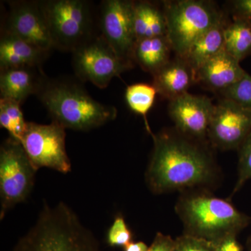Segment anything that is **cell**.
Wrapping results in <instances>:
<instances>
[{"instance_id":"1","label":"cell","mask_w":251,"mask_h":251,"mask_svg":"<svg viewBox=\"0 0 251 251\" xmlns=\"http://www.w3.org/2000/svg\"><path fill=\"white\" fill-rule=\"evenodd\" d=\"M153 148L145 179L154 194L206 187L217 181L219 171L204 143L177 130L151 135Z\"/></svg>"},{"instance_id":"2","label":"cell","mask_w":251,"mask_h":251,"mask_svg":"<svg viewBox=\"0 0 251 251\" xmlns=\"http://www.w3.org/2000/svg\"><path fill=\"white\" fill-rule=\"evenodd\" d=\"M175 211L184 226V234L214 244L237 236L251 221L232 202L204 189L183 191Z\"/></svg>"},{"instance_id":"3","label":"cell","mask_w":251,"mask_h":251,"mask_svg":"<svg viewBox=\"0 0 251 251\" xmlns=\"http://www.w3.org/2000/svg\"><path fill=\"white\" fill-rule=\"evenodd\" d=\"M13 251H100L94 234L66 203L44 204Z\"/></svg>"},{"instance_id":"4","label":"cell","mask_w":251,"mask_h":251,"mask_svg":"<svg viewBox=\"0 0 251 251\" xmlns=\"http://www.w3.org/2000/svg\"><path fill=\"white\" fill-rule=\"evenodd\" d=\"M36 96L52 121L69 129L88 131L117 116L115 107L97 101L81 86L69 81L48 78Z\"/></svg>"},{"instance_id":"5","label":"cell","mask_w":251,"mask_h":251,"mask_svg":"<svg viewBox=\"0 0 251 251\" xmlns=\"http://www.w3.org/2000/svg\"><path fill=\"white\" fill-rule=\"evenodd\" d=\"M162 2L166 36L176 57H184L201 36L225 18L215 1L172 0Z\"/></svg>"},{"instance_id":"6","label":"cell","mask_w":251,"mask_h":251,"mask_svg":"<svg viewBox=\"0 0 251 251\" xmlns=\"http://www.w3.org/2000/svg\"><path fill=\"white\" fill-rule=\"evenodd\" d=\"M54 49L72 52L97 34L92 4L86 0L40 1Z\"/></svg>"},{"instance_id":"7","label":"cell","mask_w":251,"mask_h":251,"mask_svg":"<svg viewBox=\"0 0 251 251\" xmlns=\"http://www.w3.org/2000/svg\"><path fill=\"white\" fill-rule=\"evenodd\" d=\"M36 171L20 142L9 137L0 148V219L24 202L34 187Z\"/></svg>"},{"instance_id":"8","label":"cell","mask_w":251,"mask_h":251,"mask_svg":"<svg viewBox=\"0 0 251 251\" xmlns=\"http://www.w3.org/2000/svg\"><path fill=\"white\" fill-rule=\"evenodd\" d=\"M65 129L54 121L49 125L27 122L20 143L36 171L41 168L64 174L72 171L66 150Z\"/></svg>"},{"instance_id":"9","label":"cell","mask_w":251,"mask_h":251,"mask_svg":"<svg viewBox=\"0 0 251 251\" xmlns=\"http://www.w3.org/2000/svg\"><path fill=\"white\" fill-rule=\"evenodd\" d=\"M72 65L75 75L99 89H105L114 77L132 69L122 60L99 33L74 50Z\"/></svg>"},{"instance_id":"10","label":"cell","mask_w":251,"mask_h":251,"mask_svg":"<svg viewBox=\"0 0 251 251\" xmlns=\"http://www.w3.org/2000/svg\"><path fill=\"white\" fill-rule=\"evenodd\" d=\"M132 0H105L99 13V33L126 64L133 67L137 43Z\"/></svg>"},{"instance_id":"11","label":"cell","mask_w":251,"mask_h":251,"mask_svg":"<svg viewBox=\"0 0 251 251\" xmlns=\"http://www.w3.org/2000/svg\"><path fill=\"white\" fill-rule=\"evenodd\" d=\"M1 31L12 34L46 52L54 49L40 1H9Z\"/></svg>"},{"instance_id":"12","label":"cell","mask_w":251,"mask_h":251,"mask_svg":"<svg viewBox=\"0 0 251 251\" xmlns=\"http://www.w3.org/2000/svg\"><path fill=\"white\" fill-rule=\"evenodd\" d=\"M251 130V112L237 103L221 99L211 117L208 139L222 150H238Z\"/></svg>"},{"instance_id":"13","label":"cell","mask_w":251,"mask_h":251,"mask_svg":"<svg viewBox=\"0 0 251 251\" xmlns=\"http://www.w3.org/2000/svg\"><path fill=\"white\" fill-rule=\"evenodd\" d=\"M215 105L205 96L186 93L170 100L168 113L176 130L181 134L204 143Z\"/></svg>"},{"instance_id":"14","label":"cell","mask_w":251,"mask_h":251,"mask_svg":"<svg viewBox=\"0 0 251 251\" xmlns=\"http://www.w3.org/2000/svg\"><path fill=\"white\" fill-rule=\"evenodd\" d=\"M41 67L9 68L0 70L1 98L22 105L29 96L37 94L47 80Z\"/></svg>"},{"instance_id":"15","label":"cell","mask_w":251,"mask_h":251,"mask_svg":"<svg viewBox=\"0 0 251 251\" xmlns=\"http://www.w3.org/2000/svg\"><path fill=\"white\" fill-rule=\"evenodd\" d=\"M247 73L240 62L224 49L198 69L196 80L219 93L240 80Z\"/></svg>"},{"instance_id":"16","label":"cell","mask_w":251,"mask_h":251,"mask_svg":"<svg viewBox=\"0 0 251 251\" xmlns=\"http://www.w3.org/2000/svg\"><path fill=\"white\" fill-rule=\"evenodd\" d=\"M153 87L163 98L173 100L187 93L197 82L196 73L182 57L171 59L152 75Z\"/></svg>"},{"instance_id":"17","label":"cell","mask_w":251,"mask_h":251,"mask_svg":"<svg viewBox=\"0 0 251 251\" xmlns=\"http://www.w3.org/2000/svg\"><path fill=\"white\" fill-rule=\"evenodd\" d=\"M49 53L17 36L1 31L0 70L9 68L41 67Z\"/></svg>"},{"instance_id":"18","label":"cell","mask_w":251,"mask_h":251,"mask_svg":"<svg viewBox=\"0 0 251 251\" xmlns=\"http://www.w3.org/2000/svg\"><path fill=\"white\" fill-rule=\"evenodd\" d=\"M171 50L166 36L148 38L137 41L133 59L143 71L153 75L171 60Z\"/></svg>"},{"instance_id":"19","label":"cell","mask_w":251,"mask_h":251,"mask_svg":"<svg viewBox=\"0 0 251 251\" xmlns=\"http://www.w3.org/2000/svg\"><path fill=\"white\" fill-rule=\"evenodd\" d=\"M227 19L220 21L201 36L183 57L197 72L204 63L225 49L224 31Z\"/></svg>"},{"instance_id":"20","label":"cell","mask_w":251,"mask_h":251,"mask_svg":"<svg viewBox=\"0 0 251 251\" xmlns=\"http://www.w3.org/2000/svg\"><path fill=\"white\" fill-rule=\"evenodd\" d=\"M134 29L137 41L166 36V17L163 9L149 1H135Z\"/></svg>"},{"instance_id":"21","label":"cell","mask_w":251,"mask_h":251,"mask_svg":"<svg viewBox=\"0 0 251 251\" xmlns=\"http://www.w3.org/2000/svg\"><path fill=\"white\" fill-rule=\"evenodd\" d=\"M224 48L239 62L251 56V25L242 20L232 18L226 22Z\"/></svg>"},{"instance_id":"22","label":"cell","mask_w":251,"mask_h":251,"mask_svg":"<svg viewBox=\"0 0 251 251\" xmlns=\"http://www.w3.org/2000/svg\"><path fill=\"white\" fill-rule=\"evenodd\" d=\"M157 94L156 88L153 85L146 83H136L128 86L125 92L127 105L132 111L143 117L147 130L151 135L153 133L149 125L147 115L152 108Z\"/></svg>"},{"instance_id":"23","label":"cell","mask_w":251,"mask_h":251,"mask_svg":"<svg viewBox=\"0 0 251 251\" xmlns=\"http://www.w3.org/2000/svg\"><path fill=\"white\" fill-rule=\"evenodd\" d=\"M21 106L11 99H0V126L9 132V137L18 142L22 139L27 124Z\"/></svg>"},{"instance_id":"24","label":"cell","mask_w":251,"mask_h":251,"mask_svg":"<svg viewBox=\"0 0 251 251\" xmlns=\"http://www.w3.org/2000/svg\"><path fill=\"white\" fill-rule=\"evenodd\" d=\"M219 94L222 99L231 100L251 112V75L248 73L240 80Z\"/></svg>"},{"instance_id":"25","label":"cell","mask_w":251,"mask_h":251,"mask_svg":"<svg viewBox=\"0 0 251 251\" xmlns=\"http://www.w3.org/2000/svg\"><path fill=\"white\" fill-rule=\"evenodd\" d=\"M238 150L237 180L232 196L239 192L244 184L251 179V130Z\"/></svg>"},{"instance_id":"26","label":"cell","mask_w":251,"mask_h":251,"mask_svg":"<svg viewBox=\"0 0 251 251\" xmlns=\"http://www.w3.org/2000/svg\"><path fill=\"white\" fill-rule=\"evenodd\" d=\"M132 234L122 216H117L109 229L107 240L111 247H126L131 243Z\"/></svg>"},{"instance_id":"27","label":"cell","mask_w":251,"mask_h":251,"mask_svg":"<svg viewBox=\"0 0 251 251\" xmlns=\"http://www.w3.org/2000/svg\"><path fill=\"white\" fill-rule=\"evenodd\" d=\"M176 251H216L214 243L183 234L175 239Z\"/></svg>"},{"instance_id":"28","label":"cell","mask_w":251,"mask_h":251,"mask_svg":"<svg viewBox=\"0 0 251 251\" xmlns=\"http://www.w3.org/2000/svg\"><path fill=\"white\" fill-rule=\"evenodd\" d=\"M232 18L242 20L251 25V0H232L227 1Z\"/></svg>"},{"instance_id":"29","label":"cell","mask_w":251,"mask_h":251,"mask_svg":"<svg viewBox=\"0 0 251 251\" xmlns=\"http://www.w3.org/2000/svg\"><path fill=\"white\" fill-rule=\"evenodd\" d=\"M148 251H176L175 239L161 232H158Z\"/></svg>"},{"instance_id":"30","label":"cell","mask_w":251,"mask_h":251,"mask_svg":"<svg viewBox=\"0 0 251 251\" xmlns=\"http://www.w3.org/2000/svg\"><path fill=\"white\" fill-rule=\"evenodd\" d=\"M214 244L216 251H241L240 245L237 241V236L225 238Z\"/></svg>"},{"instance_id":"31","label":"cell","mask_w":251,"mask_h":251,"mask_svg":"<svg viewBox=\"0 0 251 251\" xmlns=\"http://www.w3.org/2000/svg\"><path fill=\"white\" fill-rule=\"evenodd\" d=\"M149 247L143 242H131L125 247V251H148Z\"/></svg>"},{"instance_id":"32","label":"cell","mask_w":251,"mask_h":251,"mask_svg":"<svg viewBox=\"0 0 251 251\" xmlns=\"http://www.w3.org/2000/svg\"><path fill=\"white\" fill-rule=\"evenodd\" d=\"M248 248H249V251H251V236L249 239V242H248Z\"/></svg>"}]
</instances>
